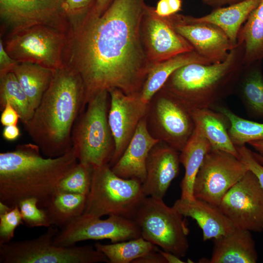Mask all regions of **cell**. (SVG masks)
Here are the masks:
<instances>
[{"mask_svg":"<svg viewBox=\"0 0 263 263\" xmlns=\"http://www.w3.org/2000/svg\"><path fill=\"white\" fill-rule=\"evenodd\" d=\"M146 5L145 0H113L100 16L89 12L71 29L65 62L81 75L86 104L102 90L140 93L152 65L141 37Z\"/></svg>","mask_w":263,"mask_h":263,"instance_id":"obj_1","label":"cell"},{"mask_svg":"<svg viewBox=\"0 0 263 263\" xmlns=\"http://www.w3.org/2000/svg\"><path fill=\"white\" fill-rule=\"evenodd\" d=\"M86 87L79 72L65 64L54 70L50 84L25 128L47 157H56L72 147L73 126L86 104Z\"/></svg>","mask_w":263,"mask_h":263,"instance_id":"obj_2","label":"cell"},{"mask_svg":"<svg viewBox=\"0 0 263 263\" xmlns=\"http://www.w3.org/2000/svg\"><path fill=\"white\" fill-rule=\"evenodd\" d=\"M79 162L72 146L65 154L43 157L35 143L18 145L12 151L0 153V202L10 207L34 197L44 208L57 190L60 181Z\"/></svg>","mask_w":263,"mask_h":263,"instance_id":"obj_3","label":"cell"},{"mask_svg":"<svg viewBox=\"0 0 263 263\" xmlns=\"http://www.w3.org/2000/svg\"><path fill=\"white\" fill-rule=\"evenodd\" d=\"M241 46L230 51L223 61L191 63L175 71L161 88L181 101L190 110L220 104L236 88L243 71L239 61Z\"/></svg>","mask_w":263,"mask_h":263,"instance_id":"obj_4","label":"cell"},{"mask_svg":"<svg viewBox=\"0 0 263 263\" xmlns=\"http://www.w3.org/2000/svg\"><path fill=\"white\" fill-rule=\"evenodd\" d=\"M110 97L107 90L96 92L89 98L86 108L73 128L71 142L79 162L94 167L109 164L115 150L114 139L108 122Z\"/></svg>","mask_w":263,"mask_h":263,"instance_id":"obj_5","label":"cell"},{"mask_svg":"<svg viewBox=\"0 0 263 263\" xmlns=\"http://www.w3.org/2000/svg\"><path fill=\"white\" fill-rule=\"evenodd\" d=\"M94 168L83 214L96 217L113 215L133 219L147 197L142 183L119 177L109 164Z\"/></svg>","mask_w":263,"mask_h":263,"instance_id":"obj_6","label":"cell"},{"mask_svg":"<svg viewBox=\"0 0 263 263\" xmlns=\"http://www.w3.org/2000/svg\"><path fill=\"white\" fill-rule=\"evenodd\" d=\"M57 228L51 225L37 238L0 245V263H109L94 246L55 244Z\"/></svg>","mask_w":263,"mask_h":263,"instance_id":"obj_7","label":"cell"},{"mask_svg":"<svg viewBox=\"0 0 263 263\" xmlns=\"http://www.w3.org/2000/svg\"><path fill=\"white\" fill-rule=\"evenodd\" d=\"M184 217L173 206H168L163 199L147 196L133 219L142 237L181 258L189 248V229Z\"/></svg>","mask_w":263,"mask_h":263,"instance_id":"obj_8","label":"cell"},{"mask_svg":"<svg viewBox=\"0 0 263 263\" xmlns=\"http://www.w3.org/2000/svg\"><path fill=\"white\" fill-rule=\"evenodd\" d=\"M69 34L50 26L38 24L9 33L5 50L19 63L31 62L56 70L65 64Z\"/></svg>","mask_w":263,"mask_h":263,"instance_id":"obj_9","label":"cell"},{"mask_svg":"<svg viewBox=\"0 0 263 263\" xmlns=\"http://www.w3.org/2000/svg\"><path fill=\"white\" fill-rule=\"evenodd\" d=\"M146 121L148 131L154 138L179 152L187 144L195 128L190 110L163 88L149 102Z\"/></svg>","mask_w":263,"mask_h":263,"instance_id":"obj_10","label":"cell"},{"mask_svg":"<svg viewBox=\"0 0 263 263\" xmlns=\"http://www.w3.org/2000/svg\"><path fill=\"white\" fill-rule=\"evenodd\" d=\"M248 170L246 166L232 154L211 149L196 176L193 196L219 207L226 192Z\"/></svg>","mask_w":263,"mask_h":263,"instance_id":"obj_11","label":"cell"},{"mask_svg":"<svg viewBox=\"0 0 263 263\" xmlns=\"http://www.w3.org/2000/svg\"><path fill=\"white\" fill-rule=\"evenodd\" d=\"M141 237L140 228L133 219L113 215L101 219L83 214L61 228L54 243L69 246L89 240L109 239L115 243Z\"/></svg>","mask_w":263,"mask_h":263,"instance_id":"obj_12","label":"cell"},{"mask_svg":"<svg viewBox=\"0 0 263 263\" xmlns=\"http://www.w3.org/2000/svg\"><path fill=\"white\" fill-rule=\"evenodd\" d=\"M219 207L235 227L263 231V189L251 171L226 192Z\"/></svg>","mask_w":263,"mask_h":263,"instance_id":"obj_13","label":"cell"},{"mask_svg":"<svg viewBox=\"0 0 263 263\" xmlns=\"http://www.w3.org/2000/svg\"><path fill=\"white\" fill-rule=\"evenodd\" d=\"M63 1L0 0V19L9 33L43 24L69 34L71 28L62 10Z\"/></svg>","mask_w":263,"mask_h":263,"instance_id":"obj_14","label":"cell"},{"mask_svg":"<svg viewBox=\"0 0 263 263\" xmlns=\"http://www.w3.org/2000/svg\"><path fill=\"white\" fill-rule=\"evenodd\" d=\"M141 37L146 57L152 65L194 51L175 30L168 18L158 16L154 7L147 4L141 21Z\"/></svg>","mask_w":263,"mask_h":263,"instance_id":"obj_15","label":"cell"},{"mask_svg":"<svg viewBox=\"0 0 263 263\" xmlns=\"http://www.w3.org/2000/svg\"><path fill=\"white\" fill-rule=\"evenodd\" d=\"M110 97L108 122L115 144L111 168L119 160L133 136L140 121L146 116L148 103L140 94L127 95L117 89L108 90Z\"/></svg>","mask_w":263,"mask_h":263,"instance_id":"obj_16","label":"cell"},{"mask_svg":"<svg viewBox=\"0 0 263 263\" xmlns=\"http://www.w3.org/2000/svg\"><path fill=\"white\" fill-rule=\"evenodd\" d=\"M166 18L194 51L212 63L224 61L230 51L238 46L233 45L225 32L214 25L189 22L178 13Z\"/></svg>","mask_w":263,"mask_h":263,"instance_id":"obj_17","label":"cell"},{"mask_svg":"<svg viewBox=\"0 0 263 263\" xmlns=\"http://www.w3.org/2000/svg\"><path fill=\"white\" fill-rule=\"evenodd\" d=\"M180 152L159 141L147 158L146 177L142 184L147 196L163 199L180 171Z\"/></svg>","mask_w":263,"mask_h":263,"instance_id":"obj_18","label":"cell"},{"mask_svg":"<svg viewBox=\"0 0 263 263\" xmlns=\"http://www.w3.org/2000/svg\"><path fill=\"white\" fill-rule=\"evenodd\" d=\"M159 141L149 132L145 116L140 121L122 155L111 167L112 171L120 177L136 179L143 184L146 177V164L149 153Z\"/></svg>","mask_w":263,"mask_h":263,"instance_id":"obj_19","label":"cell"},{"mask_svg":"<svg viewBox=\"0 0 263 263\" xmlns=\"http://www.w3.org/2000/svg\"><path fill=\"white\" fill-rule=\"evenodd\" d=\"M173 207L185 217L195 220L203 232L204 241L227 234L235 228L219 207L205 201L180 198Z\"/></svg>","mask_w":263,"mask_h":263,"instance_id":"obj_20","label":"cell"},{"mask_svg":"<svg viewBox=\"0 0 263 263\" xmlns=\"http://www.w3.org/2000/svg\"><path fill=\"white\" fill-rule=\"evenodd\" d=\"M210 263H256L258 255L251 232L235 228L215 239Z\"/></svg>","mask_w":263,"mask_h":263,"instance_id":"obj_21","label":"cell"},{"mask_svg":"<svg viewBox=\"0 0 263 263\" xmlns=\"http://www.w3.org/2000/svg\"><path fill=\"white\" fill-rule=\"evenodd\" d=\"M261 0H245L232 5L214 9L205 16L195 17L183 15L189 22L214 25L222 29L231 43L237 46L240 30Z\"/></svg>","mask_w":263,"mask_h":263,"instance_id":"obj_22","label":"cell"},{"mask_svg":"<svg viewBox=\"0 0 263 263\" xmlns=\"http://www.w3.org/2000/svg\"><path fill=\"white\" fill-rule=\"evenodd\" d=\"M190 112L195 127L208 141L212 150L229 153L239 159L228 133L230 122L225 115L210 108L193 109Z\"/></svg>","mask_w":263,"mask_h":263,"instance_id":"obj_23","label":"cell"},{"mask_svg":"<svg viewBox=\"0 0 263 263\" xmlns=\"http://www.w3.org/2000/svg\"><path fill=\"white\" fill-rule=\"evenodd\" d=\"M191 63L212 64L195 51L185 53L153 64L150 67L139 93L141 99L149 103L169 76L178 68Z\"/></svg>","mask_w":263,"mask_h":263,"instance_id":"obj_24","label":"cell"},{"mask_svg":"<svg viewBox=\"0 0 263 263\" xmlns=\"http://www.w3.org/2000/svg\"><path fill=\"white\" fill-rule=\"evenodd\" d=\"M211 145L200 130L194 131L183 149L180 152V160L185 168L181 181V198L192 199L194 182L206 155L211 150Z\"/></svg>","mask_w":263,"mask_h":263,"instance_id":"obj_25","label":"cell"},{"mask_svg":"<svg viewBox=\"0 0 263 263\" xmlns=\"http://www.w3.org/2000/svg\"><path fill=\"white\" fill-rule=\"evenodd\" d=\"M238 44L243 49L242 62L244 68L263 61V0L242 27Z\"/></svg>","mask_w":263,"mask_h":263,"instance_id":"obj_26","label":"cell"},{"mask_svg":"<svg viewBox=\"0 0 263 263\" xmlns=\"http://www.w3.org/2000/svg\"><path fill=\"white\" fill-rule=\"evenodd\" d=\"M54 70L37 63L20 62L12 71L34 111L50 84Z\"/></svg>","mask_w":263,"mask_h":263,"instance_id":"obj_27","label":"cell"},{"mask_svg":"<svg viewBox=\"0 0 263 263\" xmlns=\"http://www.w3.org/2000/svg\"><path fill=\"white\" fill-rule=\"evenodd\" d=\"M260 63L245 68L239 78V97L250 118H263V75Z\"/></svg>","mask_w":263,"mask_h":263,"instance_id":"obj_28","label":"cell"},{"mask_svg":"<svg viewBox=\"0 0 263 263\" xmlns=\"http://www.w3.org/2000/svg\"><path fill=\"white\" fill-rule=\"evenodd\" d=\"M87 196L56 190L44 208L51 225L61 229L84 213Z\"/></svg>","mask_w":263,"mask_h":263,"instance_id":"obj_29","label":"cell"},{"mask_svg":"<svg viewBox=\"0 0 263 263\" xmlns=\"http://www.w3.org/2000/svg\"><path fill=\"white\" fill-rule=\"evenodd\" d=\"M94 246L106 256L109 263H132L157 247L142 237L107 244L97 242Z\"/></svg>","mask_w":263,"mask_h":263,"instance_id":"obj_30","label":"cell"},{"mask_svg":"<svg viewBox=\"0 0 263 263\" xmlns=\"http://www.w3.org/2000/svg\"><path fill=\"white\" fill-rule=\"evenodd\" d=\"M9 101L19 115L25 125L34 113L28 97L13 72L0 75V108Z\"/></svg>","mask_w":263,"mask_h":263,"instance_id":"obj_31","label":"cell"},{"mask_svg":"<svg viewBox=\"0 0 263 263\" xmlns=\"http://www.w3.org/2000/svg\"><path fill=\"white\" fill-rule=\"evenodd\" d=\"M212 109L223 113L228 118L230 122L228 133L236 147L263 140V123L244 119L220 104Z\"/></svg>","mask_w":263,"mask_h":263,"instance_id":"obj_32","label":"cell"},{"mask_svg":"<svg viewBox=\"0 0 263 263\" xmlns=\"http://www.w3.org/2000/svg\"><path fill=\"white\" fill-rule=\"evenodd\" d=\"M94 167L78 162L59 183L57 190L88 196L93 179Z\"/></svg>","mask_w":263,"mask_h":263,"instance_id":"obj_33","label":"cell"},{"mask_svg":"<svg viewBox=\"0 0 263 263\" xmlns=\"http://www.w3.org/2000/svg\"><path fill=\"white\" fill-rule=\"evenodd\" d=\"M38 200L34 197L24 199L18 205L24 224L30 228L47 227L51 225L47 214L44 208L38 206Z\"/></svg>","mask_w":263,"mask_h":263,"instance_id":"obj_34","label":"cell"},{"mask_svg":"<svg viewBox=\"0 0 263 263\" xmlns=\"http://www.w3.org/2000/svg\"><path fill=\"white\" fill-rule=\"evenodd\" d=\"M96 0H64L62 10L71 29L80 22L94 6Z\"/></svg>","mask_w":263,"mask_h":263,"instance_id":"obj_35","label":"cell"},{"mask_svg":"<svg viewBox=\"0 0 263 263\" xmlns=\"http://www.w3.org/2000/svg\"><path fill=\"white\" fill-rule=\"evenodd\" d=\"M23 224L18 205L7 212L0 214V245L11 242L16 228Z\"/></svg>","mask_w":263,"mask_h":263,"instance_id":"obj_36","label":"cell"},{"mask_svg":"<svg viewBox=\"0 0 263 263\" xmlns=\"http://www.w3.org/2000/svg\"><path fill=\"white\" fill-rule=\"evenodd\" d=\"M239 154V159L257 177L263 189V165L258 162L254 157L253 151L243 145L236 147Z\"/></svg>","mask_w":263,"mask_h":263,"instance_id":"obj_37","label":"cell"},{"mask_svg":"<svg viewBox=\"0 0 263 263\" xmlns=\"http://www.w3.org/2000/svg\"><path fill=\"white\" fill-rule=\"evenodd\" d=\"M19 63L5 50L3 40L0 39V75L12 72Z\"/></svg>","mask_w":263,"mask_h":263,"instance_id":"obj_38","label":"cell"},{"mask_svg":"<svg viewBox=\"0 0 263 263\" xmlns=\"http://www.w3.org/2000/svg\"><path fill=\"white\" fill-rule=\"evenodd\" d=\"M1 111L0 121L3 126L17 125L20 119L19 115L9 101L5 102Z\"/></svg>","mask_w":263,"mask_h":263,"instance_id":"obj_39","label":"cell"},{"mask_svg":"<svg viewBox=\"0 0 263 263\" xmlns=\"http://www.w3.org/2000/svg\"><path fill=\"white\" fill-rule=\"evenodd\" d=\"M132 263H167L163 255L159 251L157 247L135 260Z\"/></svg>","mask_w":263,"mask_h":263,"instance_id":"obj_40","label":"cell"},{"mask_svg":"<svg viewBox=\"0 0 263 263\" xmlns=\"http://www.w3.org/2000/svg\"><path fill=\"white\" fill-rule=\"evenodd\" d=\"M154 13L161 18L169 17L173 15L168 0H159L155 7H154Z\"/></svg>","mask_w":263,"mask_h":263,"instance_id":"obj_41","label":"cell"},{"mask_svg":"<svg viewBox=\"0 0 263 263\" xmlns=\"http://www.w3.org/2000/svg\"><path fill=\"white\" fill-rule=\"evenodd\" d=\"M113 0H96L90 12L96 16H100L107 10Z\"/></svg>","mask_w":263,"mask_h":263,"instance_id":"obj_42","label":"cell"},{"mask_svg":"<svg viewBox=\"0 0 263 263\" xmlns=\"http://www.w3.org/2000/svg\"><path fill=\"white\" fill-rule=\"evenodd\" d=\"M20 135V131L17 125L4 126L2 132L3 138L8 141L16 140Z\"/></svg>","mask_w":263,"mask_h":263,"instance_id":"obj_43","label":"cell"},{"mask_svg":"<svg viewBox=\"0 0 263 263\" xmlns=\"http://www.w3.org/2000/svg\"><path fill=\"white\" fill-rule=\"evenodd\" d=\"M244 0H202L204 4L214 9L232 5Z\"/></svg>","mask_w":263,"mask_h":263,"instance_id":"obj_44","label":"cell"},{"mask_svg":"<svg viewBox=\"0 0 263 263\" xmlns=\"http://www.w3.org/2000/svg\"><path fill=\"white\" fill-rule=\"evenodd\" d=\"M160 253L163 255L167 263H186L175 254L159 249Z\"/></svg>","mask_w":263,"mask_h":263,"instance_id":"obj_45","label":"cell"},{"mask_svg":"<svg viewBox=\"0 0 263 263\" xmlns=\"http://www.w3.org/2000/svg\"><path fill=\"white\" fill-rule=\"evenodd\" d=\"M173 15L178 13L182 10V0H168Z\"/></svg>","mask_w":263,"mask_h":263,"instance_id":"obj_46","label":"cell"},{"mask_svg":"<svg viewBox=\"0 0 263 263\" xmlns=\"http://www.w3.org/2000/svg\"><path fill=\"white\" fill-rule=\"evenodd\" d=\"M256 152L263 156V140L252 141L248 143Z\"/></svg>","mask_w":263,"mask_h":263,"instance_id":"obj_47","label":"cell"},{"mask_svg":"<svg viewBox=\"0 0 263 263\" xmlns=\"http://www.w3.org/2000/svg\"><path fill=\"white\" fill-rule=\"evenodd\" d=\"M13 207H10L6 204L0 202V214H2L10 211Z\"/></svg>","mask_w":263,"mask_h":263,"instance_id":"obj_48","label":"cell"},{"mask_svg":"<svg viewBox=\"0 0 263 263\" xmlns=\"http://www.w3.org/2000/svg\"><path fill=\"white\" fill-rule=\"evenodd\" d=\"M253 154L255 157V158L257 159V160L261 164L263 165V156H261L259 154H258L257 152H255L253 151Z\"/></svg>","mask_w":263,"mask_h":263,"instance_id":"obj_49","label":"cell"}]
</instances>
